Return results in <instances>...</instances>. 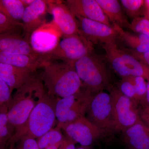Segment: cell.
Listing matches in <instances>:
<instances>
[{
	"label": "cell",
	"mask_w": 149,
	"mask_h": 149,
	"mask_svg": "<svg viewBox=\"0 0 149 149\" xmlns=\"http://www.w3.org/2000/svg\"><path fill=\"white\" fill-rule=\"evenodd\" d=\"M40 68L43 70L47 84L60 97H65L79 92L82 82L75 70L74 63L48 61Z\"/></svg>",
	"instance_id": "cell-1"
},
{
	"label": "cell",
	"mask_w": 149,
	"mask_h": 149,
	"mask_svg": "<svg viewBox=\"0 0 149 149\" xmlns=\"http://www.w3.org/2000/svg\"><path fill=\"white\" fill-rule=\"evenodd\" d=\"M74 66L81 81L93 94L110 86L111 76L106 63L93 52L75 61Z\"/></svg>",
	"instance_id": "cell-2"
},
{
	"label": "cell",
	"mask_w": 149,
	"mask_h": 149,
	"mask_svg": "<svg viewBox=\"0 0 149 149\" xmlns=\"http://www.w3.org/2000/svg\"><path fill=\"white\" fill-rule=\"evenodd\" d=\"M107 60L113 70L122 78L141 76L149 80V68L116 44L102 46Z\"/></svg>",
	"instance_id": "cell-3"
},
{
	"label": "cell",
	"mask_w": 149,
	"mask_h": 149,
	"mask_svg": "<svg viewBox=\"0 0 149 149\" xmlns=\"http://www.w3.org/2000/svg\"><path fill=\"white\" fill-rule=\"evenodd\" d=\"M111 95L113 131L123 132L140 120L139 107L117 88H108Z\"/></svg>",
	"instance_id": "cell-4"
},
{
	"label": "cell",
	"mask_w": 149,
	"mask_h": 149,
	"mask_svg": "<svg viewBox=\"0 0 149 149\" xmlns=\"http://www.w3.org/2000/svg\"><path fill=\"white\" fill-rule=\"evenodd\" d=\"M93 52L92 45L80 35L63 37L54 49L42 54L45 61L58 60L73 63Z\"/></svg>",
	"instance_id": "cell-5"
},
{
	"label": "cell",
	"mask_w": 149,
	"mask_h": 149,
	"mask_svg": "<svg viewBox=\"0 0 149 149\" xmlns=\"http://www.w3.org/2000/svg\"><path fill=\"white\" fill-rule=\"evenodd\" d=\"M87 118L105 134L113 131L111 95L104 91L94 94L88 110Z\"/></svg>",
	"instance_id": "cell-6"
},
{
	"label": "cell",
	"mask_w": 149,
	"mask_h": 149,
	"mask_svg": "<svg viewBox=\"0 0 149 149\" xmlns=\"http://www.w3.org/2000/svg\"><path fill=\"white\" fill-rule=\"evenodd\" d=\"M77 94L62 98L58 102L55 115L60 122H72L83 117L87 112L93 95L86 91L82 97L78 98Z\"/></svg>",
	"instance_id": "cell-7"
},
{
	"label": "cell",
	"mask_w": 149,
	"mask_h": 149,
	"mask_svg": "<svg viewBox=\"0 0 149 149\" xmlns=\"http://www.w3.org/2000/svg\"><path fill=\"white\" fill-rule=\"evenodd\" d=\"M80 35L92 45V43H100L104 45H117L119 41L117 32L113 27L98 22L82 17H76Z\"/></svg>",
	"instance_id": "cell-8"
},
{
	"label": "cell",
	"mask_w": 149,
	"mask_h": 149,
	"mask_svg": "<svg viewBox=\"0 0 149 149\" xmlns=\"http://www.w3.org/2000/svg\"><path fill=\"white\" fill-rule=\"evenodd\" d=\"M62 34L53 21L45 22L31 35L29 43L37 53L50 52L58 45Z\"/></svg>",
	"instance_id": "cell-9"
},
{
	"label": "cell",
	"mask_w": 149,
	"mask_h": 149,
	"mask_svg": "<svg viewBox=\"0 0 149 149\" xmlns=\"http://www.w3.org/2000/svg\"><path fill=\"white\" fill-rule=\"evenodd\" d=\"M48 12L52 15L53 21L58 27L63 37L80 35L77 19L64 2L49 0Z\"/></svg>",
	"instance_id": "cell-10"
},
{
	"label": "cell",
	"mask_w": 149,
	"mask_h": 149,
	"mask_svg": "<svg viewBox=\"0 0 149 149\" xmlns=\"http://www.w3.org/2000/svg\"><path fill=\"white\" fill-rule=\"evenodd\" d=\"M65 130L72 141L79 143L83 147L90 146L105 134L88 118L84 117L67 123Z\"/></svg>",
	"instance_id": "cell-11"
},
{
	"label": "cell",
	"mask_w": 149,
	"mask_h": 149,
	"mask_svg": "<svg viewBox=\"0 0 149 149\" xmlns=\"http://www.w3.org/2000/svg\"><path fill=\"white\" fill-rule=\"evenodd\" d=\"M49 1L34 0L24 9L22 19V35L29 42L30 36L45 22L44 17L48 12Z\"/></svg>",
	"instance_id": "cell-12"
},
{
	"label": "cell",
	"mask_w": 149,
	"mask_h": 149,
	"mask_svg": "<svg viewBox=\"0 0 149 149\" xmlns=\"http://www.w3.org/2000/svg\"><path fill=\"white\" fill-rule=\"evenodd\" d=\"M64 3L75 17L98 22L113 27L97 0H67Z\"/></svg>",
	"instance_id": "cell-13"
},
{
	"label": "cell",
	"mask_w": 149,
	"mask_h": 149,
	"mask_svg": "<svg viewBox=\"0 0 149 149\" xmlns=\"http://www.w3.org/2000/svg\"><path fill=\"white\" fill-rule=\"evenodd\" d=\"M55 113L49 106L40 103L35 107L29 117V128L33 135L41 137L53 125Z\"/></svg>",
	"instance_id": "cell-14"
},
{
	"label": "cell",
	"mask_w": 149,
	"mask_h": 149,
	"mask_svg": "<svg viewBox=\"0 0 149 149\" xmlns=\"http://www.w3.org/2000/svg\"><path fill=\"white\" fill-rule=\"evenodd\" d=\"M0 51L40 57L32 49L30 43L21 32H9L0 35Z\"/></svg>",
	"instance_id": "cell-15"
},
{
	"label": "cell",
	"mask_w": 149,
	"mask_h": 149,
	"mask_svg": "<svg viewBox=\"0 0 149 149\" xmlns=\"http://www.w3.org/2000/svg\"><path fill=\"white\" fill-rule=\"evenodd\" d=\"M123 133L124 141L130 149H149V127L142 120Z\"/></svg>",
	"instance_id": "cell-16"
},
{
	"label": "cell",
	"mask_w": 149,
	"mask_h": 149,
	"mask_svg": "<svg viewBox=\"0 0 149 149\" xmlns=\"http://www.w3.org/2000/svg\"><path fill=\"white\" fill-rule=\"evenodd\" d=\"M107 18L112 25L125 29L129 28L128 21L120 1L118 0H97Z\"/></svg>",
	"instance_id": "cell-17"
},
{
	"label": "cell",
	"mask_w": 149,
	"mask_h": 149,
	"mask_svg": "<svg viewBox=\"0 0 149 149\" xmlns=\"http://www.w3.org/2000/svg\"><path fill=\"white\" fill-rule=\"evenodd\" d=\"M118 35L119 40L128 47V50L138 53L149 52V37L144 34L130 33L121 27L113 25Z\"/></svg>",
	"instance_id": "cell-18"
},
{
	"label": "cell",
	"mask_w": 149,
	"mask_h": 149,
	"mask_svg": "<svg viewBox=\"0 0 149 149\" xmlns=\"http://www.w3.org/2000/svg\"><path fill=\"white\" fill-rule=\"evenodd\" d=\"M34 70L0 63V77L8 85L11 91L27 81Z\"/></svg>",
	"instance_id": "cell-19"
},
{
	"label": "cell",
	"mask_w": 149,
	"mask_h": 149,
	"mask_svg": "<svg viewBox=\"0 0 149 149\" xmlns=\"http://www.w3.org/2000/svg\"><path fill=\"white\" fill-rule=\"evenodd\" d=\"M44 62L42 54L40 57H35L27 55L0 51V63L28 68L35 71L37 68H40Z\"/></svg>",
	"instance_id": "cell-20"
},
{
	"label": "cell",
	"mask_w": 149,
	"mask_h": 149,
	"mask_svg": "<svg viewBox=\"0 0 149 149\" xmlns=\"http://www.w3.org/2000/svg\"><path fill=\"white\" fill-rule=\"evenodd\" d=\"M35 107L32 101L24 99L15 104L7 113L8 122L12 125H19L24 123Z\"/></svg>",
	"instance_id": "cell-21"
},
{
	"label": "cell",
	"mask_w": 149,
	"mask_h": 149,
	"mask_svg": "<svg viewBox=\"0 0 149 149\" xmlns=\"http://www.w3.org/2000/svg\"><path fill=\"white\" fill-rule=\"evenodd\" d=\"M25 8L22 0H0V13L15 21H21Z\"/></svg>",
	"instance_id": "cell-22"
},
{
	"label": "cell",
	"mask_w": 149,
	"mask_h": 149,
	"mask_svg": "<svg viewBox=\"0 0 149 149\" xmlns=\"http://www.w3.org/2000/svg\"><path fill=\"white\" fill-rule=\"evenodd\" d=\"M120 2L124 12L133 19L141 17V14L143 15L144 0H121Z\"/></svg>",
	"instance_id": "cell-23"
},
{
	"label": "cell",
	"mask_w": 149,
	"mask_h": 149,
	"mask_svg": "<svg viewBox=\"0 0 149 149\" xmlns=\"http://www.w3.org/2000/svg\"><path fill=\"white\" fill-rule=\"evenodd\" d=\"M22 31V23L9 18L0 13V35Z\"/></svg>",
	"instance_id": "cell-24"
},
{
	"label": "cell",
	"mask_w": 149,
	"mask_h": 149,
	"mask_svg": "<svg viewBox=\"0 0 149 149\" xmlns=\"http://www.w3.org/2000/svg\"><path fill=\"white\" fill-rule=\"evenodd\" d=\"M130 77L135 86L139 107L143 106L146 103V97L147 81L141 76Z\"/></svg>",
	"instance_id": "cell-25"
},
{
	"label": "cell",
	"mask_w": 149,
	"mask_h": 149,
	"mask_svg": "<svg viewBox=\"0 0 149 149\" xmlns=\"http://www.w3.org/2000/svg\"><path fill=\"white\" fill-rule=\"evenodd\" d=\"M117 88L123 95L131 99L139 107L135 86L131 77L122 78Z\"/></svg>",
	"instance_id": "cell-26"
},
{
	"label": "cell",
	"mask_w": 149,
	"mask_h": 149,
	"mask_svg": "<svg viewBox=\"0 0 149 149\" xmlns=\"http://www.w3.org/2000/svg\"><path fill=\"white\" fill-rule=\"evenodd\" d=\"M61 133L56 130L47 132L40 138L38 144L40 149H45L52 145L60 144L62 140Z\"/></svg>",
	"instance_id": "cell-27"
},
{
	"label": "cell",
	"mask_w": 149,
	"mask_h": 149,
	"mask_svg": "<svg viewBox=\"0 0 149 149\" xmlns=\"http://www.w3.org/2000/svg\"><path fill=\"white\" fill-rule=\"evenodd\" d=\"M129 29L136 33L144 34L149 37V20L143 16L134 19L130 22Z\"/></svg>",
	"instance_id": "cell-28"
},
{
	"label": "cell",
	"mask_w": 149,
	"mask_h": 149,
	"mask_svg": "<svg viewBox=\"0 0 149 149\" xmlns=\"http://www.w3.org/2000/svg\"><path fill=\"white\" fill-rule=\"evenodd\" d=\"M8 123L7 113H0V149H3L4 144V141L8 135Z\"/></svg>",
	"instance_id": "cell-29"
},
{
	"label": "cell",
	"mask_w": 149,
	"mask_h": 149,
	"mask_svg": "<svg viewBox=\"0 0 149 149\" xmlns=\"http://www.w3.org/2000/svg\"><path fill=\"white\" fill-rule=\"evenodd\" d=\"M10 88L0 77V104H4L9 101L11 97Z\"/></svg>",
	"instance_id": "cell-30"
},
{
	"label": "cell",
	"mask_w": 149,
	"mask_h": 149,
	"mask_svg": "<svg viewBox=\"0 0 149 149\" xmlns=\"http://www.w3.org/2000/svg\"><path fill=\"white\" fill-rule=\"evenodd\" d=\"M125 50L139 60L143 64L149 68V52L144 53H138L128 50Z\"/></svg>",
	"instance_id": "cell-31"
},
{
	"label": "cell",
	"mask_w": 149,
	"mask_h": 149,
	"mask_svg": "<svg viewBox=\"0 0 149 149\" xmlns=\"http://www.w3.org/2000/svg\"><path fill=\"white\" fill-rule=\"evenodd\" d=\"M139 115L141 120L149 127V106H144L140 107Z\"/></svg>",
	"instance_id": "cell-32"
},
{
	"label": "cell",
	"mask_w": 149,
	"mask_h": 149,
	"mask_svg": "<svg viewBox=\"0 0 149 149\" xmlns=\"http://www.w3.org/2000/svg\"><path fill=\"white\" fill-rule=\"evenodd\" d=\"M19 149H40L38 143L34 139H27L25 140Z\"/></svg>",
	"instance_id": "cell-33"
},
{
	"label": "cell",
	"mask_w": 149,
	"mask_h": 149,
	"mask_svg": "<svg viewBox=\"0 0 149 149\" xmlns=\"http://www.w3.org/2000/svg\"><path fill=\"white\" fill-rule=\"evenodd\" d=\"M143 15L144 17L149 20V0L145 1Z\"/></svg>",
	"instance_id": "cell-34"
},
{
	"label": "cell",
	"mask_w": 149,
	"mask_h": 149,
	"mask_svg": "<svg viewBox=\"0 0 149 149\" xmlns=\"http://www.w3.org/2000/svg\"><path fill=\"white\" fill-rule=\"evenodd\" d=\"M62 149H76L74 144L72 142H66Z\"/></svg>",
	"instance_id": "cell-35"
},
{
	"label": "cell",
	"mask_w": 149,
	"mask_h": 149,
	"mask_svg": "<svg viewBox=\"0 0 149 149\" xmlns=\"http://www.w3.org/2000/svg\"><path fill=\"white\" fill-rule=\"evenodd\" d=\"M144 106H149V80L148 81H147L146 97V103Z\"/></svg>",
	"instance_id": "cell-36"
},
{
	"label": "cell",
	"mask_w": 149,
	"mask_h": 149,
	"mask_svg": "<svg viewBox=\"0 0 149 149\" xmlns=\"http://www.w3.org/2000/svg\"><path fill=\"white\" fill-rule=\"evenodd\" d=\"M24 6L26 8L27 6L32 4L34 2V0H22Z\"/></svg>",
	"instance_id": "cell-37"
},
{
	"label": "cell",
	"mask_w": 149,
	"mask_h": 149,
	"mask_svg": "<svg viewBox=\"0 0 149 149\" xmlns=\"http://www.w3.org/2000/svg\"><path fill=\"white\" fill-rule=\"evenodd\" d=\"M59 144L52 145L46 148L45 149H58Z\"/></svg>",
	"instance_id": "cell-38"
},
{
	"label": "cell",
	"mask_w": 149,
	"mask_h": 149,
	"mask_svg": "<svg viewBox=\"0 0 149 149\" xmlns=\"http://www.w3.org/2000/svg\"><path fill=\"white\" fill-rule=\"evenodd\" d=\"M76 149H91L89 148V147H83L82 146L80 147V148H78Z\"/></svg>",
	"instance_id": "cell-39"
}]
</instances>
